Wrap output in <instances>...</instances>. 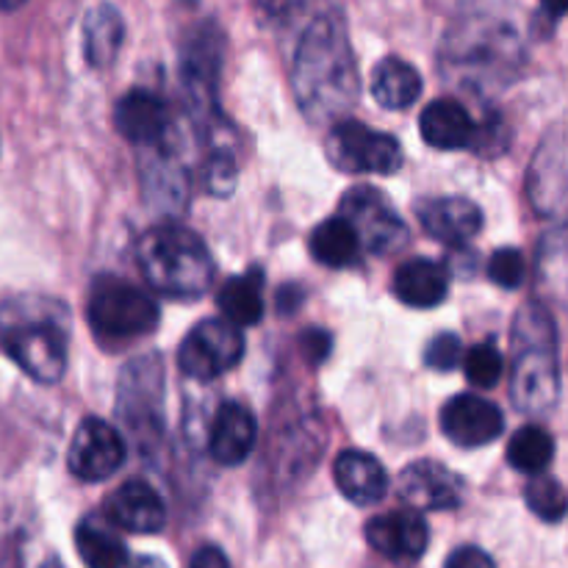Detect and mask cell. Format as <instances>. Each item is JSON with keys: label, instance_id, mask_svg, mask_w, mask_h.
<instances>
[{"label": "cell", "instance_id": "5bb4252c", "mask_svg": "<svg viewBox=\"0 0 568 568\" xmlns=\"http://www.w3.org/2000/svg\"><path fill=\"white\" fill-rule=\"evenodd\" d=\"M103 516L133 536H155L166 525V505L150 483L133 477L105 497Z\"/></svg>", "mask_w": 568, "mask_h": 568}, {"label": "cell", "instance_id": "f546056e", "mask_svg": "<svg viewBox=\"0 0 568 568\" xmlns=\"http://www.w3.org/2000/svg\"><path fill=\"white\" fill-rule=\"evenodd\" d=\"M527 266H525V255L514 247H503L491 255L488 261V277L497 283L499 288H508V292H516V288L525 283Z\"/></svg>", "mask_w": 568, "mask_h": 568}, {"label": "cell", "instance_id": "ac0fdd59", "mask_svg": "<svg viewBox=\"0 0 568 568\" xmlns=\"http://www.w3.org/2000/svg\"><path fill=\"white\" fill-rule=\"evenodd\" d=\"M416 214H419L422 227L449 247H455V244L460 247L469 239H475L483 227V211L466 197L427 200L416 209Z\"/></svg>", "mask_w": 568, "mask_h": 568}, {"label": "cell", "instance_id": "e0dca14e", "mask_svg": "<svg viewBox=\"0 0 568 568\" xmlns=\"http://www.w3.org/2000/svg\"><path fill=\"white\" fill-rule=\"evenodd\" d=\"M258 425L247 405L222 403L209 433V455L220 466H239L253 453Z\"/></svg>", "mask_w": 568, "mask_h": 568}, {"label": "cell", "instance_id": "d4e9b609", "mask_svg": "<svg viewBox=\"0 0 568 568\" xmlns=\"http://www.w3.org/2000/svg\"><path fill=\"white\" fill-rule=\"evenodd\" d=\"M361 253H364V247H361L358 233L342 216H331V220L320 222L311 233V255L327 270L355 266L361 261Z\"/></svg>", "mask_w": 568, "mask_h": 568}, {"label": "cell", "instance_id": "2e32d148", "mask_svg": "<svg viewBox=\"0 0 568 568\" xmlns=\"http://www.w3.org/2000/svg\"><path fill=\"white\" fill-rule=\"evenodd\" d=\"M116 131L142 148H164L170 133V105L164 98L148 89H133L116 100L114 109Z\"/></svg>", "mask_w": 568, "mask_h": 568}, {"label": "cell", "instance_id": "4316f807", "mask_svg": "<svg viewBox=\"0 0 568 568\" xmlns=\"http://www.w3.org/2000/svg\"><path fill=\"white\" fill-rule=\"evenodd\" d=\"M555 458V438L544 427L525 425L508 444V464L521 475H544Z\"/></svg>", "mask_w": 568, "mask_h": 568}, {"label": "cell", "instance_id": "9c48e42d", "mask_svg": "<svg viewBox=\"0 0 568 568\" xmlns=\"http://www.w3.org/2000/svg\"><path fill=\"white\" fill-rule=\"evenodd\" d=\"M244 336L225 320H203L186 333L178 349V366L194 381H216L242 361Z\"/></svg>", "mask_w": 568, "mask_h": 568}, {"label": "cell", "instance_id": "4dcf8cb0", "mask_svg": "<svg viewBox=\"0 0 568 568\" xmlns=\"http://www.w3.org/2000/svg\"><path fill=\"white\" fill-rule=\"evenodd\" d=\"M464 358V344H460L458 333H438L425 349V364L438 372H453Z\"/></svg>", "mask_w": 568, "mask_h": 568}, {"label": "cell", "instance_id": "7c38bea8", "mask_svg": "<svg viewBox=\"0 0 568 568\" xmlns=\"http://www.w3.org/2000/svg\"><path fill=\"white\" fill-rule=\"evenodd\" d=\"M399 503L419 510H455L464 503V480L438 460H414L397 477Z\"/></svg>", "mask_w": 568, "mask_h": 568}, {"label": "cell", "instance_id": "e575fe53", "mask_svg": "<svg viewBox=\"0 0 568 568\" xmlns=\"http://www.w3.org/2000/svg\"><path fill=\"white\" fill-rule=\"evenodd\" d=\"M189 568H231L227 558L222 555V549L216 547H200L197 552L192 555V564Z\"/></svg>", "mask_w": 568, "mask_h": 568}, {"label": "cell", "instance_id": "d6a6232c", "mask_svg": "<svg viewBox=\"0 0 568 568\" xmlns=\"http://www.w3.org/2000/svg\"><path fill=\"white\" fill-rule=\"evenodd\" d=\"M444 568H497L494 566L491 555L483 552L480 547H458L447 558V566Z\"/></svg>", "mask_w": 568, "mask_h": 568}, {"label": "cell", "instance_id": "3957f363", "mask_svg": "<svg viewBox=\"0 0 568 568\" xmlns=\"http://www.w3.org/2000/svg\"><path fill=\"white\" fill-rule=\"evenodd\" d=\"M442 70L469 92H497L519 72L525 48L508 20L469 17L455 20L442 44Z\"/></svg>", "mask_w": 568, "mask_h": 568}, {"label": "cell", "instance_id": "9a60e30c", "mask_svg": "<svg viewBox=\"0 0 568 568\" xmlns=\"http://www.w3.org/2000/svg\"><path fill=\"white\" fill-rule=\"evenodd\" d=\"M364 532L375 552H381L383 558L399 566L416 564L427 552V544H430L427 521L414 510H394V514L375 516V519H369Z\"/></svg>", "mask_w": 568, "mask_h": 568}, {"label": "cell", "instance_id": "8d00e7d4", "mask_svg": "<svg viewBox=\"0 0 568 568\" xmlns=\"http://www.w3.org/2000/svg\"><path fill=\"white\" fill-rule=\"evenodd\" d=\"M39 568H67L64 564H61V560L59 558H48V560H44V564L42 566H39Z\"/></svg>", "mask_w": 568, "mask_h": 568}, {"label": "cell", "instance_id": "d6986e66", "mask_svg": "<svg viewBox=\"0 0 568 568\" xmlns=\"http://www.w3.org/2000/svg\"><path fill=\"white\" fill-rule=\"evenodd\" d=\"M333 477L336 486L349 503L355 505H377L388 494L392 483H388L386 469L375 455L364 453V449H344L333 466Z\"/></svg>", "mask_w": 568, "mask_h": 568}, {"label": "cell", "instance_id": "7402d4cb", "mask_svg": "<svg viewBox=\"0 0 568 568\" xmlns=\"http://www.w3.org/2000/svg\"><path fill=\"white\" fill-rule=\"evenodd\" d=\"M125 39V20L111 3L92 6L83 17V55L94 70H105L116 59Z\"/></svg>", "mask_w": 568, "mask_h": 568}, {"label": "cell", "instance_id": "52a82bcc", "mask_svg": "<svg viewBox=\"0 0 568 568\" xmlns=\"http://www.w3.org/2000/svg\"><path fill=\"white\" fill-rule=\"evenodd\" d=\"M333 164L353 175H394L403 166V144L392 133L375 131L358 120H342L327 136Z\"/></svg>", "mask_w": 568, "mask_h": 568}, {"label": "cell", "instance_id": "f1b7e54d", "mask_svg": "<svg viewBox=\"0 0 568 568\" xmlns=\"http://www.w3.org/2000/svg\"><path fill=\"white\" fill-rule=\"evenodd\" d=\"M466 377H469L471 386L477 388H494L503 377L505 358L499 353V347L494 342H480L466 353L464 358Z\"/></svg>", "mask_w": 568, "mask_h": 568}, {"label": "cell", "instance_id": "6da1fadb", "mask_svg": "<svg viewBox=\"0 0 568 568\" xmlns=\"http://www.w3.org/2000/svg\"><path fill=\"white\" fill-rule=\"evenodd\" d=\"M292 87L314 125L336 122L355 105L361 78L342 9H325L308 22L294 53Z\"/></svg>", "mask_w": 568, "mask_h": 568}, {"label": "cell", "instance_id": "44dd1931", "mask_svg": "<svg viewBox=\"0 0 568 568\" xmlns=\"http://www.w3.org/2000/svg\"><path fill=\"white\" fill-rule=\"evenodd\" d=\"M392 288L399 303L410 305V308H436L449 292V272L447 266L430 258L405 261L394 272Z\"/></svg>", "mask_w": 568, "mask_h": 568}, {"label": "cell", "instance_id": "ffe728a7", "mask_svg": "<svg viewBox=\"0 0 568 568\" xmlns=\"http://www.w3.org/2000/svg\"><path fill=\"white\" fill-rule=\"evenodd\" d=\"M419 128L422 139H425L430 148L438 150L469 148L477 139L475 120H471L469 111H466L455 98L433 100V103L422 111Z\"/></svg>", "mask_w": 568, "mask_h": 568}, {"label": "cell", "instance_id": "8fae6325", "mask_svg": "<svg viewBox=\"0 0 568 568\" xmlns=\"http://www.w3.org/2000/svg\"><path fill=\"white\" fill-rule=\"evenodd\" d=\"M70 471L83 483H103L125 464V438L103 419H87L78 425L67 453Z\"/></svg>", "mask_w": 568, "mask_h": 568}, {"label": "cell", "instance_id": "4fadbf2b", "mask_svg": "<svg viewBox=\"0 0 568 568\" xmlns=\"http://www.w3.org/2000/svg\"><path fill=\"white\" fill-rule=\"evenodd\" d=\"M442 430L453 444L464 449L486 447L505 430V416L491 399L480 394H458L442 408Z\"/></svg>", "mask_w": 568, "mask_h": 568}, {"label": "cell", "instance_id": "7a4b0ae2", "mask_svg": "<svg viewBox=\"0 0 568 568\" xmlns=\"http://www.w3.org/2000/svg\"><path fill=\"white\" fill-rule=\"evenodd\" d=\"M0 347L37 383H59L67 372L70 311L61 300L20 294L0 305Z\"/></svg>", "mask_w": 568, "mask_h": 568}, {"label": "cell", "instance_id": "d590c367", "mask_svg": "<svg viewBox=\"0 0 568 568\" xmlns=\"http://www.w3.org/2000/svg\"><path fill=\"white\" fill-rule=\"evenodd\" d=\"M133 568H166V566L161 564L159 558H150V555H148V558H139L136 566H133Z\"/></svg>", "mask_w": 568, "mask_h": 568}, {"label": "cell", "instance_id": "836d02e7", "mask_svg": "<svg viewBox=\"0 0 568 568\" xmlns=\"http://www.w3.org/2000/svg\"><path fill=\"white\" fill-rule=\"evenodd\" d=\"M300 344H303V353L308 355L311 364H320V361H325L327 353H331V333L320 331V327H311V331H305V336L300 338Z\"/></svg>", "mask_w": 568, "mask_h": 568}, {"label": "cell", "instance_id": "83f0119b", "mask_svg": "<svg viewBox=\"0 0 568 568\" xmlns=\"http://www.w3.org/2000/svg\"><path fill=\"white\" fill-rule=\"evenodd\" d=\"M525 503L538 519L560 521L566 516V494L555 477L538 475L525 486Z\"/></svg>", "mask_w": 568, "mask_h": 568}, {"label": "cell", "instance_id": "cb8c5ba5", "mask_svg": "<svg viewBox=\"0 0 568 568\" xmlns=\"http://www.w3.org/2000/svg\"><path fill=\"white\" fill-rule=\"evenodd\" d=\"M372 94L383 109L403 111L414 105L422 94V75L405 59L388 55L372 72Z\"/></svg>", "mask_w": 568, "mask_h": 568}, {"label": "cell", "instance_id": "1f68e13d", "mask_svg": "<svg viewBox=\"0 0 568 568\" xmlns=\"http://www.w3.org/2000/svg\"><path fill=\"white\" fill-rule=\"evenodd\" d=\"M236 186V164H233L231 155L214 153L205 164V189L211 194H231Z\"/></svg>", "mask_w": 568, "mask_h": 568}, {"label": "cell", "instance_id": "30bf717a", "mask_svg": "<svg viewBox=\"0 0 568 568\" xmlns=\"http://www.w3.org/2000/svg\"><path fill=\"white\" fill-rule=\"evenodd\" d=\"M222 61V33L211 20L194 28L189 42L183 44L181 78L183 92L197 114L211 116L216 111V78Z\"/></svg>", "mask_w": 568, "mask_h": 568}, {"label": "cell", "instance_id": "8992f818", "mask_svg": "<svg viewBox=\"0 0 568 568\" xmlns=\"http://www.w3.org/2000/svg\"><path fill=\"white\" fill-rule=\"evenodd\" d=\"M87 316L92 331L105 342H133L155 331L161 311L159 303L133 283L103 275L92 283Z\"/></svg>", "mask_w": 568, "mask_h": 568}, {"label": "cell", "instance_id": "603a6c76", "mask_svg": "<svg viewBox=\"0 0 568 568\" xmlns=\"http://www.w3.org/2000/svg\"><path fill=\"white\" fill-rule=\"evenodd\" d=\"M220 311L225 314V322L233 327L258 325L264 320V270L253 266L244 275L231 277L216 294Z\"/></svg>", "mask_w": 568, "mask_h": 568}, {"label": "cell", "instance_id": "484cf974", "mask_svg": "<svg viewBox=\"0 0 568 568\" xmlns=\"http://www.w3.org/2000/svg\"><path fill=\"white\" fill-rule=\"evenodd\" d=\"M75 549L87 568H125L128 549L98 516H87L75 530Z\"/></svg>", "mask_w": 568, "mask_h": 568}, {"label": "cell", "instance_id": "277c9868", "mask_svg": "<svg viewBox=\"0 0 568 568\" xmlns=\"http://www.w3.org/2000/svg\"><path fill=\"white\" fill-rule=\"evenodd\" d=\"M510 399L516 410L544 416L560 399L558 327L541 303H527L514 320L510 336Z\"/></svg>", "mask_w": 568, "mask_h": 568}, {"label": "cell", "instance_id": "5b68a950", "mask_svg": "<svg viewBox=\"0 0 568 568\" xmlns=\"http://www.w3.org/2000/svg\"><path fill=\"white\" fill-rule=\"evenodd\" d=\"M139 270L159 294L172 300H197L216 275L214 255L203 239L183 225H159L136 247Z\"/></svg>", "mask_w": 568, "mask_h": 568}, {"label": "cell", "instance_id": "ba28073f", "mask_svg": "<svg viewBox=\"0 0 568 568\" xmlns=\"http://www.w3.org/2000/svg\"><path fill=\"white\" fill-rule=\"evenodd\" d=\"M338 216L353 225L361 239V247L369 253H397L399 247L408 244V225L388 203L386 194L375 186H353L349 192H344Z\"/></svg>", "mask_w": 568, "mask_h": 568}]
</instances>
